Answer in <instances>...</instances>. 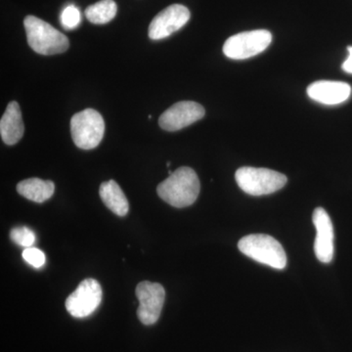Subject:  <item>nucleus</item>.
<instances>
[{"mask_svg":"<svg viewBox=\"0 0 352 352\" xmlns=\"http://www.w3.org/2000/svg\"><path fill=\"white\" fill-rule=\"evenodd\" d=\"M200 190V180L195 170L188 166H182L160 183L157 192L160 198L168 205L182 208L195 203Z\"/></svg>","mask_w":352,"mask_h":352,"instance_id":"f257e3e1","label":"nucleus"},{"mask_svg":"<svg viewBox=\"0 0 352 352\" xmlns=\"http://www.w3.org/2000/svg\"><path fill=\"white\" fill-rule=\"evenodd\" d=\"M27 41L34 52L41 55H55L69 50V39L45 21L36 16L25 18Z\"/></svg>","mask_w":352,"mask_h":352,"instance_id":"f03ea898","label":"nucleus"},{"mask_svg":"<svg viewBox=\"0 0 352 352\" xmlns=\"http://www.w3.org/2000/svg\"><path fill=\"white\" fill-rule=\"evenodd\" d=\"M238 248L245 256L259 263L275 270H284L287 256L284 248L274 238L265 234H251L245 236L238 243Z\"/></svg>","mask_w":352,"mask_h":352,"instance_id":"7ed1b4c3","label":"nucleus"},{"mask_svg":"<svg viewBox=\"0 0 352 352\" xmlns=\"http://www.w3.org/2000/svg\"><path fill=\"white\" fill-rule=\"evenodd\" d=\"M238 186L252 196L270 195L283 188L288 178L283 173L268 168L244 166L236 171Z\"/></svg>","mask_w":352,"mask_h":352,"instance_id":"20e7f679","label":"nucleus"},{"mask_svg":"<svg viewBox=\"0 0 352 352\" xmlns=\"http://www.w3.org/2000/svg\"><path fill=\"white\" fill-rule=\"evenodd\" d=\"M71 133L74 143L80 149H94L104 138L105 122L100 113L94 109H85L72 118Z\"/></svg>","mask_w":352,"mask_h":352,"instance_id":"39448f33","label":"nucleus"},{"mask_svg":"<svg viewBox=\"0 0 352 352\" xmlns=\"http://www.w3.org/2000/svg\"><path fill=\"white\" fill-rule=\"evenodd\" d=\"M272 43V34L267 30L240 32L230 36L223 45L226 57L245 60L263 52Z\"/></svg>","mask_w":352,"mask_h":352,"instance_id":"423d86ee","label":"nucleus"},{"mask_svg":"<svg viewBox=\"0 0 352 352\" xmlns=\"http://www.w3.org/2000/svg\"><path fill=\"white\" fill-rule=\"evenodd\" d=\"M102 288L96 280L88 278L78 285L66 300V309L76 318H85L94 314L102 300Z\"/></svg>","mask_w":352,"mask_h":352,"instance_id":"0eeeda50","label":"nucleus"},{"mask_svg":"<svg viewBox=\"0 0 352 352\" xmlns=\"http://www.w3.org/2000/svg\"><path fill=\"white\" fill-rule=\"evenodd\" d=\"M135 294L139 302V320L148 326L156 323L161 316L166 298L164 287L159 283L143 281L136 287Z\"/></svg>","mask_w":352,"mask_h":352,"instance_id":"6e6552de","label":"nucleus"},{"mask_svg":"<svg viewBox=\"0 0 352 352\" xmlns=\"http://www.w3.org/2000/svg\"><path fill=\"white\" fill-rule=\"evenodd\" d=\"M189 9L182 4H173L161 11L149 25V38L160 41L182 29L190 19Z\"/></svg>","mask_w":352,"mask_h":352,"instance_id":"1a4fd4ad","label":"nucleus"},{"mask_svg":"<svg viewBox=\"0 0 352 352\" xmlns=\"http://www.w3.org/2000/svg\"><path fill=\"white\" fill-rule=\"evenodd\" d=\"M206 111L194 101H180L162 113L159 124L164 131H176L203 119Z\"/></svg>","mask_w":352,"mask_h":352,"instance_id":"9d476101","label":"nucleus"},{"mask_svg":"<svg viewBox=\"0 0 352 352\" xmlns=\"http://www.w3.org/2000/svg\"><path fill=\"white\" fill-rule=\"evenodd\" d=\"M317 234L315 238L314 252L319 261L329 263L333 258V227L332 220L324 208H315L312 214Z\"/></svg>","mask_w":352,"mask_h":352,"instance_id":"9b49d317","label":"nucleus"},{"mask_svg":"<svg viewBox=\"0 0 352 352\" xmlns=\"http://www.w3.org/2000/svg\"><path fill=\"white\" fill-rule=\"evenodd\" d=\"M307 95L324 105H338L351 97V87L346 82L319 80L307 87Z\"/></svg>","mask_w":352,"mask_h":352,"instance_id":"f8f14e48","label":"nucleus"},{"mask_svg":"<svg viewBox=\"0 0 352 352\" xmlns=\"http://www.w3.org/2000/svg\"><path fill=\"white\" fill-rule=\"evenodd\" d=\"M25 126L19 104L10 102L0 120V134L7 145H15L24 135Z\"/></svg>","mask_w":352,"mask_h":352,"instance_id":"ddd939ff","label":"nucleus"},{"mask_svg":"<svg viewBox=\"0 0 352 352\" xmlns=\"http://www.w3.org/2000/svg\"><path fill=\"white\" fill-rule=\"evenodd\" d=\"M99 194H100V198L104 205L111 212L119 217H126L129 210V201H127L124 191L115 180H109L107 182L102 183Z\"/></svg>","mask_w":352,"mask_h":352,"instance_id":"4468645a","label":"nucleus"},{"mask_svg":"<svg viewBox=\"0 0 352 352\" xmlns=\"http://www.w3.org/2000/svg\"><path fill=\"white\" fill-rule=\"evenodd\" d=\"M17 191L21 196L28 200L43 203L50 200L55 191L54 183L50 180H43L41 178H29L23 180L17 185Z\"/></svg>","mask_w":352,"mask_h":352,"instance_id":"2eb2a0df","label":"nucleus"},{"mask_svg":"<svg viewBox=\"0 0 352 352\" xmlns=\"http://www.w3.org/2000/svg\"><path fill=\"white\" fill-rule=\"evenodd\" d=\"M117 11V4L113 0H101L87 7L85 17L92 24H107L116 17Z\"/></svg>","mask_w":352,"mask_h":352,"instance_id":"dca6fc26","label":"nucleus"},{"mask_svg":"<svg viewBox=\"0 0 352 352\" xmlns=\"http://www.w3.org/2000/svg\"><path fill=\"white\" fill-rule=\"evenodd\" d=\"M11 240L25 248H31L36 242V234L28 227H15L10 232Z\"/></svg>","mask_w":352,"mask_h":352,"instance_id":"f3484780","label":"nucleus"},{"mask_svg":"<svg viewBox=\"0 0 352 352\" xmlns=\"http://www.w3.org/2000/svg\"><path fill=\"white\" fill-rule=\"evenodd\" d=\"M60 21H61V25H63L64 29L74 30L80 24L82 15H80L78 7L69 6L65 7L64 10L62 11Z\"/></svg>","mask_w":352,"mask_h":352,"instance_id":"a211bd4d","label":"nucleus"},{"mask_svg":"<svg viewBox=\"0 0 352 352\" xmlns=\"http://www.w3.org/2000/svg\"><path fill=\"white\" fill-rule=\"evenodd\" d=\"M23 258L34 267L39 268L45 263V254L36 248H27L23 252Z\"/></svg>","mask_w":352,"mask_h":352,"instance_id":"6ab92c4d","label":"nucleus"},{"mask_svg":"<svg viewBox=\"0 0 352 352\" xmlns=\"http://www.w3.org/2000/svg\"><path fill=\"white\" fill-rule=\"evenodd\" d=\"M347 51H349V56H347L346 61L342 64V69L346 73L352 74V46H349L347 48Z\"/></svg>","mask_w":352,"mask_h":352,"instance_id":"aec40b11","label":"nucleus"}]
</instances>
